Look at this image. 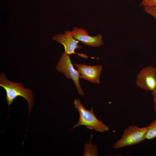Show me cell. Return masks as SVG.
Instances as JSON below:
<instances>
[{
	"mask_svg": "<svg viewBox=\"0 0 156 156\" xmlns=\"http://www.w3.org/2000/svg\"><path fill=\"white\" fill-rule=\"evenodd\" d=\"M156 138V118L147 127L146 139L150 140Z\"/></svg>",
	"mask_w": 156,
	"mask_h": 156,
	"instance_id": "cell-10",
	"label": "cell"
},
{
	"mask_svg": "<svg viewBox=\"0 0 156 156\" xmlns=\"http://www.w3.org/2000/svg\"><path fill=\"white\" fill-rule=\"evenodd\" d=\"M74 65L80 74L79 78L93 83H100V75L103 69L102 65L90 66L75 63Z\"/></svg>",
	"mask_w": 156,
	"mask_h": 156,
	"instance_id": "cell-6",
	"label": "cell"
},
{
	"mask_svg": "<svg viewBox=\"0 0 156 156\" xmlns=\"http://www.w3.org/2000/svg\"><path fill=\"white\" fill-rule=\"evenodd\" d=\"M52 39L62 44L64 47L65 53L70 55L75 53V49H80L82 47L78 44L79 41L74 39L71 31H65L64 34H57Z\"/></svg>",
	"mask_w": 156,
	"mask_h": 156,
	"instance_id": "cell-8",
	"label": "cell"
},
{
	"mask_svg": "<svg viewBox=\"0 0 156 156\" xmlns=\"http://www.w3.org/2000/svg\"><path fill=\"white\" fill-rule=\"evenodd\" d=\"M71 32L75 39L87 46L95 47H100L104 44L102 36L101 34L91 36L89 35L88 32L83 29L75 27H73Z\"/></svg>",
	"mask_w": 156,
	"mask_h": 156,
	"instance_id": "cell-7",
	"label": "cell"
},
{
	"mask_svg": "<svg viewBox=\"0 0 156 156\" xmlns=\"http://www.w3.org/2000/svg\"><path fill=\"white\" fill-rule=\"evenodd\" d=\"M0 86L5 90V99L9 107L17 97L21 96L27 101L29 114L34 103L33 94L31 90L25 88L23 83L12 82L9 80L6 75L2 73L0 75Z\"/></svg>",
	"mask_w": 156,
	"mask_h": 156,
	"instance_id": "cell-1",
	"label": "cell"
},
{
	"mask_svg": "<svg viewBox=\"0 0 156 156\" xmlns=\"http://www.w3.org/2000/svg\"><path fill=\"white\" fill-rule=\"evenodd\" d=\"M140 6L144 8L151 7H156V0H142Z\"/></svg>",
	"mask_w": 156,
	"mask_h": 156,
	"instance_id": "cell-11",
	"label": "cell"
},
{
	"mask_svg": "<svg viewBox=\"0 0 156 156\" xmlns=\"http://www.w3.org/2000/svg\"><path fill=\"white\" fill-rule=\"evenodd\" d=\"M151 94L153 96V98H156V88L155 90L152 92Z\"/></svg>",
	"mask_w": 156,
	"mask_h": 156,
	"instance_id": "cell-13",
	"label": "cell"
},
{
	"mask_svg": "<svg viewBox=\"0 0 156 156\" xmlns=\"http://www.w3.org/2000/svg\"><path fill=\"white\" fill-rule=\"evenodd\" d=\"M147 131V127H140L131 125L124 130L121 137L113 147L117 149L139 144L146 139Z\"/></svg>",
	"mask_w": 156,
	"mask_h": 156,
	"instance_id": "cell-3",
	"label": "cell"
},
{
	"mask_svg": "<svg viewBox=\"0 0 156 156\" xmlns=\"http://www.w3.org/2000/svg\"><path fill=\"white\" fill-rule=\"evenodd\" d=\"M73 103L75 108L79 112V119L77 123L68 131L81 125L85 126L89 129L94 130L100 132L108 131L109 127L96 117L93 112L92 107L90 110L86 109L80 101L77 99L74 100Z\"/></svg>",
	"mask_w": 156,
	"mask_h": 156,
	"instance_id": "cell-2",
	"label": "cell"
},
{
	"mask_svg": "<svg viewBox=\"0 0 156 156\" xmlns=\"http://www.w3.org/2000/svg\"><path fill=\"white\" fill-rule=\"evenodd\" d=\"M135 83L142 89L153 92L156 88V67L149 66L142 68L136 76Z\"/></svg>",
	"mask_w": 156,
	"mask_h": 156,
	"instance_id": "cell-5",
	"label": "cell"
},
{
	"mask_svg": "<svg viewBox=\"0 0 156 156\" xmlns=\"http://www.w3.org/2000/svg\"><path fill=\"white\" fill-rule=\"evenodd\" d=\"M153 100L154 103V108L156 112V98H153Z\"/></svg>",
	"mask_w": 156,
	"mask_h": 156,
	"instance_id": "cell-12",
	"label": "cell"
},
{
	"mask_svg": "<svg viewBox=\"0 0 156 156\" xmlns=\"http://www.w3.org/2000/svg\"><path fill=\"white\" fill-rule=\"evenodd\" d=\"M56 69L63 74L65 77L71 79L77 88V92L81 95L84 93L79 84V78L80 74L74 68L70 57V55L65 52L62 53L56 67Z\"/></svg>",
	"mask_w": 156,
	"mask_h": 156,
	"instance_id": "cell-4",
	"label": "cell"
},
{
	"mask_svg": "<svg viewBox=\"0 0 156 156\" xmlns=\"http://www.w3.org/2000/svg\"><path fill=\"white\" fill-rule=\"evenodd\" d=\"M151 15L154 17L156 19V10L152 12Z\"/></svg>",
	"mask_w": 156,
	"mask_h": 156,
	"instance_id": "cell-14",
	"label": "cell"
},
{
	"mask_svg": "<svg viewBox=\"0 0 156 156\" xmlns=\"http://www.w3.org/2000/svg\"><path fill=\"white\" fill-rule=\"evenodd\" d=\"M93 134L91 135L89 143H85L84 146V151L82 154L83 156H98L97 145L91 142Z\"/></svg>",
	"mask_w": 156,
	"mask_h": 156,
	"instance_id": "cell-9",
	"label": "cell"
}]
</instances>
